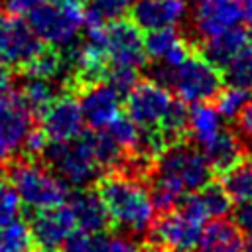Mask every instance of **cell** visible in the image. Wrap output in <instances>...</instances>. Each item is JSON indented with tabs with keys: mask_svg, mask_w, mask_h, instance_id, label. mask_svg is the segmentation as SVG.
I'll use <instances>...</instances> for the list:
<instances>
[{
	"mask_svg": "<svg viewBox=\"0 0 252 252\" xmlns=\"http://www.w3.org/2000/svg\"><path fill=\"white\" fill-rule=\"evenodd\" d=\"M173 102L171 91L154 79H138L126 93V116L140 130H158Z\"/></svg>",
	"mask_w": 252,
	"mask_h": 252,
	"instance_id": "9",
	"label": "cell"
},
{
	"mask_svg": "<svg viewBox=\"0 0 252 252\" xmlns=\"http://www.w3.org/2000/svg\"><path fill=\"white\" fill-rule=\"evenodd\" d=\"M41 161L65 185H69V189L89 187L96 183L104 173L94 158L87 130L67 142H47L41 154Z\"/></svg>",
	"mask_w": 252,
	"mask_h": 252,
	"instance_id": "4",
	"label": "cell"
},
{
	"mask_svg": "<svg viewBox=\"0 0 252 252\" xmlns=\"http://www.w3.org/2000/svg\"><path fill=\"white\" fill-rule=\"evenodd\" d=\"M8 181L22 207L30 211L61 205L69 195V185H65L41 159L33 158H18L10 161Z\"/></svg>",
	"mask_w": 252,
	"mask_h": 252,
	"instance_id": "3",
	"label": "cell"
},
{
	"mask_svg": "<svg viewBox=\"0 0 252 252\" xmlns=\"http://www.w3.org/2000/svg\"><path fill=\"white\" fill-rule=\"evenodd\" d=\"M193 252H242L240 228L226 217L211 219L203 226Z\"/></svg>",
	"mask_w": 252,
	"mask_h": 252,
	"instance_id": "21",
	"label": "cell"
},
{
	"mask_svg": "<svg viewBox=\"0 0 252 252\" xmlns=\"http://www.w3.org/2000/svg\"><path fill=\"white\" fill-rule=\"evenodd\" d=\"M132 22L144 30L179 28L189 18L187 0H134L130 10Z\"/></svg>",
	"mask_w": 252,
	"mask_h": 252,
	"instance_id": "16",
	"label": "cell"
},
{
	"mask_svg": "<svg viewBox=\"0 0 252 252\" xmlns=\"http://www.w3.org/2000/svg\"><path fill=\"white\" fill-rule=\"evenodd\" d=\"M199 150L207 158L213 173H219V175L224 173L228 167H232L244 154H248L246 146L236 136V132L228 128H222L211 142H207Z\"/></svg>",
	"mask_w": 252,
	"mask_h": 252,
	"instance_id": "22",
	"label": "cell"
},
{
	"mask_svg": "<svg viewBox=\"0 0 252 252\" xmlns=\"http://www.w3.org/2000/svg\"><path fill=\"white\" fill-rule=\"evenodd\" d=\"M140 32L142 30L134 22H126L124 18L87 28V35L98 43L108 61V67L118 65L138 71L146 65L148 59L144 51V37L140 35Z\"/></svg>",
	"mask_w": 252,
	"mask_h": 252,
	"instance_id": "6",
	"label": "cell"
},
{
	"mask_svg": "<svg viewBox=\"0 0 252 252\" xmlns=\"http://www.w3.org/2000/svg\"><path fill=\"white\" fill-rule=\"evenodd\" d=\"M222 120L224 118L211 100L193 102L187 112V140L193 142L197 148L205 146L224 128Z\"/></svg>",
	"mask_w": 252,
	"mask_h": 252,
	"instance_id": "23",
	"label": "cell"
},
{
	"mask_svg": "<svg viewBox=\"0 0 252 252\" xmlns=\"http://www.w3.org/2000/svg\"><path fill=\"white\" fill-rule=\"evenodd\" d=\"M45 0H6V10L18 16H28L32 10H35Z\"/></svg>",
	"mask_w": 252,
	"mask_h": 252,
	"instance_id": "34",
	"label": "cell"
},
{
	"mask_svg": "<svg viewBox=\"0 0 252 252\" xmlns=\"http://www.w3.org/2000/svg\"><path fill=\"white\" fill-rule=\"evenodd\" d=\"M242 252H252V230L246 232V238L242 240Z\"/></svg>",
	"mask_w": 252,
	"mask_h": 252,
	"instance_id": "38",
	"label": "cell"
},
{
	"mask_svg": "<svg viewBox=\"0 0 252 252\" xmlns=\"http://www.w3.org/2000/svg\"><path fill=\"white\" fill-rule=\"evenodd\" d=\"M234 132L242 140L246 150H252V98L236 114V118H234Z\"/></svg>",
	"mask_w": 252,
	"mask_h": 252,
	"instance_id": "32",
	"label": "cell"
},
{
	"mask_svg": "<svg viewBox=\"0 0 252 252\" xmlns=\"http://www.w3.org/2000/svg\"><path fill=\"white\" fill-rule=\"evenodd\" d=\"M43 43L35 37L30 24L12 12H0V63L24 69L39 51Z\"/></svg>",
	"mask_w": 252,
	"mask_h": 252,
	"instance_id": "11",
	"label": "cell"
},
{
	"mask_svg": "<svg viewBox=\"0 0 252 252\" xmlns=\"http://www.w3.org/2000/svg\"><path fill=\"white\" fill-rule=\"evenodd\" d=\"M6 183H8V173H6V169H4L2 163H0V189H2Z\"/></svg>",
	"mask_w": 252,
	"mask_h": 252,
	"instance_id": "39",
	"label": "cell"
},
{
	"mask_svg": "<svg viewBox=\"0 0 252 252\" xmlns=\"http://www.w3.org/2000/svg\"><path fill=\"white\" fill-rule=\"evenodd\" d=\"M79 96L75 93H59L39 114V128L49 142H67L77 138L85 128Z\"/></svg>",
	"mask_w": 252,
	"mask_h": 252,
	"instance_id": "12",
	"label": "cell"
},
{
	"mask_svg": "<svg viewBox=\"0 0 252 252\" xmlns=\"http://www.w3.org/2000/svg\"><path fill=\"white\" fill-rule=\"evenodd\" d=\"M240 10H242V22L252 32V0H240Z\"/></svg>",
	"mask_w": 252,
	"mask_h": 252,
	"instance_id": "36",
	"label": "cell"
},
{
	"mask_svg": "<svg viewBox=\"0 0 252 252\" xmlns=\"http://www.w3.org/2000/svg\"><path fill=\"white\" fill-rule=\"evenodd\" d=\"M220 175V185L232 203L240 205L252 201V154H244L232 167H228Z\"/></svg>",
	"mask_w": 252,
	"mask_h": 252,
	"instance_id": "25",
	"label": "cell"
},
{
	"mask_svg": "<svg viewBox=\"0 0 252 252\" xmlns=\"http://www.w3.org/2000/svg\"><path fill=\"white\" fill-rule=\"evenodd\" d=\"M35 128V114L20 94L6 91L0 94V163H10L24 154V146Z\"/></svg>",
	"mask_w": 252,
	"mask_h": 252,
	"instance_id": "8",
	"label": "cell"
},
{
	"mask_svg": "<svg viewBox=\"0 0 252 252\" xmlns=\"http://www.w3.org/2000/svg\"><path fill=\"white\" fill-rule=\"evenodd\" d=\"M250 43V35L244 28L234 26L230 30L219 32L207 39H203L201 45V53L219 69H222L242 47H246Z\"/></svg>",
	"mask_w": 252,
	"mask_h": 252,
	"instance_id": "24",
	"label": "cell"
},
{
	"mask_svg": "<svg viewBox=\"0 0 252 252\" xmlns=\"http://www.w3.org/2000/svg\"><path fill=\"white\" fill-rule=\"evenodd\" d=\"M61 248L63 252H140L142 250L136 238L124 232L104 234V232H83V230H75Z\"/></svg>",
	"mask_w": 252,
	"mask_h": 252,
	"instance_id": "20",
	"label": "cell"
},
{
	"mask_svg": "<svg viewBox=\"0 0 252 252\" xmlns=\"http://www.w3.org/2000/svg\"><path fill=\"white\" fill-rule=\"evenodd\" d=\"M28 224H30L33 242L41 248H53V250L61 248L65 240L77 230L71 211L67 209L65 203L39 209V211H32Z\"/></svg>",
	"mask_w": 252,
	"mask_h": 252,
	"instance_id": "15",
	"label": "cell"
},
{
	"mask_svg": "<svg viewBox=\"0 0 252 252\" xmlns=\"http://www.w3.org/2000/svg\"><path fill=\"white\" fill-rule=\"evenodd\" d=\"M203 230V222L181 211L179 207L159 213L146 238L152 244H159L171 252H193Z\"/></svg>",
	"mask_w": 252,
	"mask_h": 252,
	"instance_id": "10",
	"label": "cell"
},
{
	"mask_svg": "<svg viewBox=\"0 0 252 252\" xmlns=\"http://www.w3.org/2000/svg\"><path fill=\"white\" fill-rule=\"evenodd\" d=\"M213 175L203 152L187 138L167 146L156 158L146 179L156 213L175 209L187 193L213 181Z\"/></svg>",
	"mask_w": 252,
	"mask_h": 252,
	"instance_id": "1",
	"label": "cell"
},
{
	"mask_svg": "<svg viewBox=\"0 0 252 252\" xmlns=\"http://www.w3.org/2000/svg\"><path fill=\"white\" fill-rule=\"evenodd\" d=\"M28 24L45 47L67 49L79 41L85 10L79 0H45L28 14Z\"/></svg>",
	"mask_w": 252,
	"mask_h": 252,
	"instance_id": "5",
	"label": "cell"
},
{
	"mask_svg": "<svg viewBox=\"0 0 252 252\" xmlns=\"http://www.w3.org/2000/svg\"><path fill=\"white\" fill-rule=\"evenodd\" d=\"M191 30L199 41L240 26L242 10L240 0H197L189 10Z\"/></svg>",
	"mask_w": 252,
	"mask_h": 252,
	"instance_id": "13",
	"label": "cell"
},
{
	"mask_svg": "<svg viewBox=\"0 0 252 252\" xmlns=\"http://www.w3.org/2000/svg\"><path fill=\"white\" fill-rule=\"evenodd\" d=\"M79 2H81V0H79Z\"/></svg>",
	"mask_w": 252,
	"mask_h": 252,
	"instance_id": "40",
	"label": "cell"
},
{
	"mask_svg": "<svg viewBox=\"0 0 252 252\" xmlns=\"http://www.w3.org/2000/svg\"><path fill=\"white\" fill-rule=\"evenodd\" d=\"M79 104L85 124L93 130H100L120 116L122 94L108 81H98L79 89Z\"/></svg>",
	"mask_w": 252,
	"mask_h": 252,
	"instance_id": "14",
	"label": "cell"
},
{
	"mask_svg": "<svg viewBox=\"0 0 252 252\" xmlns=\"http://www.w3.org/2000/svg\"><path fill=\"white\" fill-rule=\"evenodd\" d=\"M177 207L181 211H185L187 215H191L193 219L207 222L211 219L226 217L232 209V201L220 183L209 181L207 185L199 187L197 191L187 193Z\"/></svg>",
	"mask_w": 252,
	"mask_h": 252,
	"instance_id": "19",
	"label": "cell"
},
{
	"mask_svg": "<svg viewBox=\"0 0 252 252\" xmlns=\"http://www.w3.org/2000/svg\"><path fill=\"white\" fill-rule=\"evenodd\" d=\"M140 252H171V250H167V248H163V246H159V244L148 242V246H144Z\"/></svg>",
	"mask_w": 252,
	"mask_h": 252,
	"instance_id": "37",
	"label": "cell"
},
{
	"mask_svg": "<svg viewBox=\"0 0 252 252\" xmlns=\"http://www.w3.org/2000/svg\"><path fill=\"white\" fill-rule=\"evenodd\" d=\"M236 226L244 232H250L252 230V201L250 203H240L238 209L234 211V219Z\"/></svg>",
	"mask_w": 252,
	"mask_h": 252,
	"instance_id": "33",
	"label": "cell"
},
{
	"mask_svg": "<svg viewBox=\"0 0 252 252\" xmlns=\"http://www.w3.org/2000/svg\"><path fill=\"white\" fill-rule=\"evenodd\" d=\"M65 205L71 211L77 230L106 232V228H110L108 211L94 187L89 185V187H77L75 191H69Z\"/></svg>",
	"mask_w": 252,
	"mask_h": 252,
	"instance_id": "17",
	"label": "cell"
},
{
	"mask_svg": "<svg viewBox=\"0 0 252 252\" xmlns=\"http://www.w3.org/2000/svg\"><path fill=\"white\" fill-rule=\"evenodd\" d=\"M12 83H14V77H12V71L8 65L0 63V94H4L6 91L12 89Z\"/></svg>",
	"mask_w": 252,
	"mask_h": 252,
	"instance_id": "35",
	"label": "cell"
},
{
	"mask_svg": "<svg viewBox=\"0 0 252 252\" xmlns=\"http://www.w3.org/2000/svg\"><path fill=\"white\" fill-rule=\"evenodd\" d=\"M144 51L152 63L173 69L191 53V47L179 28H159L148 32L144 37Z\"/></svg>",
	"mask_w": 252,
	"mask_h": 252,
	"instance_id": "18",
	"label": "cell"
},
{
	"mask_svg": "<svg viewBox=\"0 0 252 252\" xmlns=\"http://www.w3.org/2000/svg\"><path fill=\"white\" fill-rule=\"evenodd\" d=\"M20 213H22V203L16 191L12 189V185L6 183L0 189V226L20 219Z\"/></svg>",
	"mask_w": 252,
	"mask_h": 252,
	"instance_id": "31",
	"label": "cell"
},
{
	"mask_svg": "<svg viewBox=\"0 0 252 252\" xmlns=\"http://www.w3.org/2000/svg\"><path fill=\"white\" fill-rule=\"evenodd\" d=\"M222 81L230 87L252 89V45L248 43L242 47L224 67H222Z\"/></svg>",
	"mask_w": 252,
	"mask_h": 252,
	"instance_id": "28",
	"label": "cell"
},
{
	"mask_svg": "<svg viewBox=\"0 0 252 252\" xmlns=\"http://www.w3.org/2000/svg\"><path fill=\"white\" fill-rule=\"evenodd\" d=\"M96 191L108 211L110 226L116 228V232L146 238L156 220V207L144 179L124 171H108L98 177Z\"/></svg>",
	"mask_w": 252,
	"mask_h": 252,
	"instance_id": "2",
	"label": "cell"
},
{
	"mask_svg": "<svg viewBox=\"0 0 252 252\" xmlns=\"http://www.w3.org/2000/svg\"><path fill=\"white\" fill-rule=\"evenodd\" d=\"M167 89L185 104L207 102L222 89V73L203 53H189L171 69Z\"/></svg>",
	"mask_w": 252,
	"mask_h": 252,
	"instance_id": "7",
	"label": "cell"
},
{
	"mask_svg": "<svg viewBox=\"0 0 252 252\" xmlns=\"http://www.w3.org/2000/svg\"><path fill=\"white\" fill-rule=\"evenodd\" d=\"M250 98H252V93L248 89H240V87H230L228 85L226 89H220L213 100H215V106H217V110L220 112V116L224 120H234L236 114L242 110V106Z\"/></svg>",
	"mask_w": 252,
	"mask_h": 252,
	"instance_id": "30",
	"label": "cell"
},
{
	"mask_svg": "<svg viewBox=\"0 0 252 252\" xmlns=\"http://www.w3.org/2000/svg\"><path fill=\"white\" fill-rule=\"evenodd\" d=\"M32 246L33 238L30 232V224L22 219L0 226V252H30Z\"/></svg>",
	"mask_w": 252,
	"mask_h": 252,
	"instance_id": "29",
	"label": "cell"
},
{
	"mask_svg": "<svg viewBox=\"0 0 252 252\" xmlns=\"http://www.w3.org/2000/svg\"><path fill=\"white\" fill-rule=\"evenodd\" d=\"M134 0H91L85 8V26H100L106 22L122 20L130 14Z\"/></svg>",
	"mask_w": 252,
	"mask_h": 252,
	"instance_id": "27",
	"label": "cell"
},
{
	"mask_svg": "<svg viewBox=\"0 0 252 252\" xmlns=\"http://www.w3.org/2000/svg\"><path fill=\"white\" fill-rule=\"evenodd\" d=\"M59 85L61 83H57L53 79H45V77H39V75L24 73L20 94L24 96L28 106L33 110V114L39 116L49 106V102L59 94Z\"/></svg>",
	"mask_w": 252,
	"mask_h": 252,
	"instance_id": "26",
	"label": "cell"
}]
</instances>
